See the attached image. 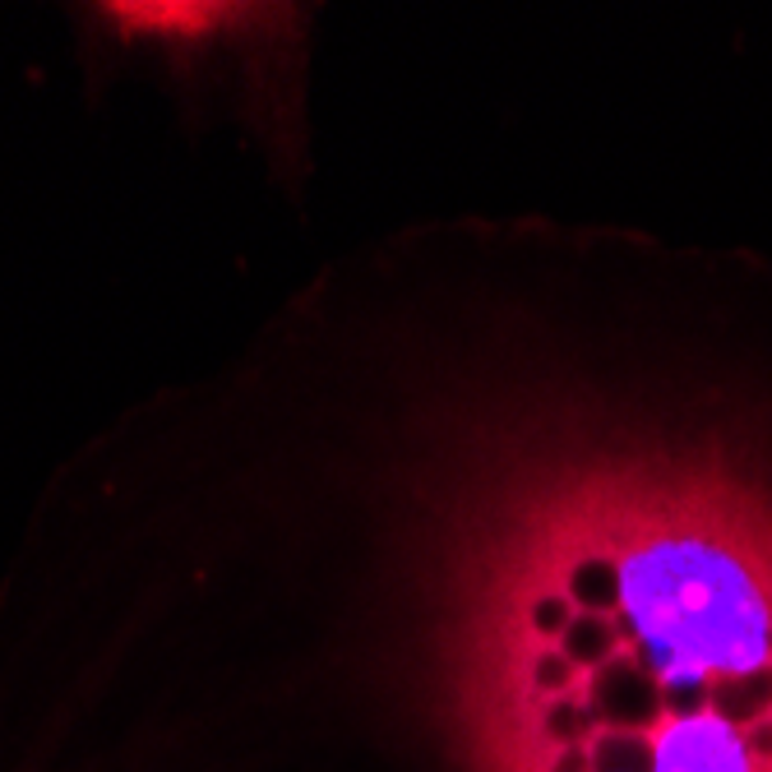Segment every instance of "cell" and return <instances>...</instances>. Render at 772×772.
<instances>
[{
  "label": "cell",
  "mask_w": 772,
  "mask_h": 772,
  "mask_svg": "<svg viewBox=\"0 0 772 772\" xmlns=\"http://www.w3.org/2000/svg\"><path fill=\"white\" fill-rule=\"evenodd\" d=\"M523 772H772V510L698 468L583 486L514 648Z\"/></svg>",
  "instance_id": "cell-1"
}]
</instances>
